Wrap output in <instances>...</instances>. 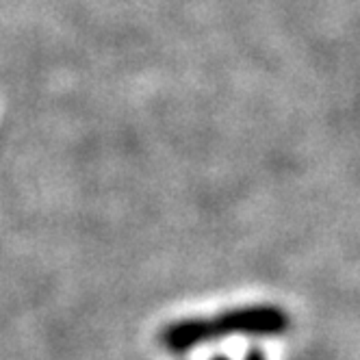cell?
Listing matches in <instances>:
<instances>
[{"label": "cell", "mask_w": 360, "mask_h": 360, "mask_svg": "<svg viewBox=\"0 0 360 360\" xmlns=\"http://www.w3.org/2000/svg\"><path fill=\"white\" fill-rule=\"evenodd\" d=\"M213 360H230V358H228V356H215Z\"/></svg>", "instance_id": "3957f363"}, {"label": "cell", "mask_w": 360, "mask_h": 360, "mask_svg": "<svg viewBox=\"0 0 360 360\" xmlns=\"http://www.w3.org/2000/svg\"><path fill=\"white\" fill-rule=\"evenodd\" d=\"M245 360H265V354H263V349H250L248 354H245Z\"/></svg>", "instance_id": "7a4b0ae2"}, {"label": "cell", "mask_w": 360, "mask_h": 360, "mask_svg": "<svg viewBox=\"0 0 360 360\" xmlns=\"http://www.w3.org/2000/svg\"><path fill=\"white\" fill-rule=\"evenodd\" d=\"M209 343L230 334H245V337H276L289 330V315L278 306L259 304L230 308L215 317H204Z\"/></svg>", "instance_id": "6da1fadb"}]
</instances>
